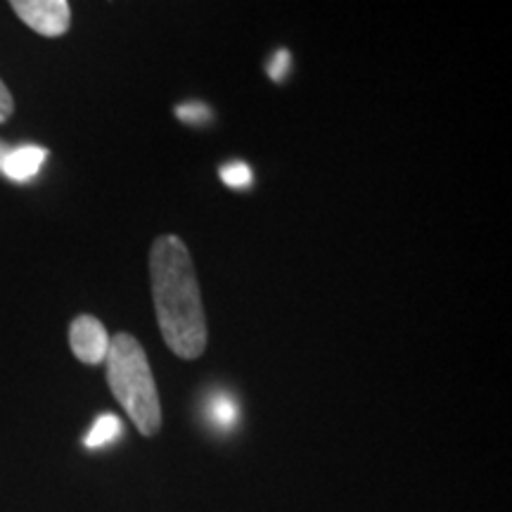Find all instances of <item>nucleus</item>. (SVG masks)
<instances>
[{
    "instance_id": "7ed1b4c3",
    "label": "nucleus",
    "mask_w": 512,
    "mask_h": 512,
    "mask_svg": "<svg viewBox=\"0 0 512 512\" xmlns=\"http://www.w3.org/2000/svg\"><path fill=\"white\" fill-rule=\"evenodd\" d=\"M8 3L17 12V17L41 36H64L72 24L69 0H8Z\"/></svg>"
},
{
    "instance_id": "9d476101",
    "label": "nucleus",
    "mask_w": 512,
    "mask_h": 512,
    "mask_svg": "<svg viewBox=\"0 0 512 512\" xmlns=\"http://www.w3.org/2000/svg\"><path fill=\"white\" fill-rule=\"evenodd\" d=\"M290 62H292L290 53H287V50H278V53L273 55L271 67H268V74H271V79L273 81H283L287 69H290Z\"/></svg>"
},
{
    "instance_id": "f257e3e1",
    "label": "nucleus",
    "mask_w": 512,
    "mask_h": 512,
    "mask_svg": "<svg viewBox=\"0 0 512 512\" xmlns=\"http://www.w3.org/2000/svg\"><path fill=\"white\" fill-rule=\"evenodd\" d=\"M150 278L164 342L185 361L200 358L207 349V318L195 264L181 238L162 235L155 240L150 252Z\"/></svg>"
},
{
    "instance_id": "0eeeda50",
    "label": "nucleus",
    "mask_w": 512,
    "mask_h": 512,
    "mask_svg": "<svg viewBox=\"0 0 512 512\" xmlns=\"http://www.w3.org/2000/svg\"><path fill=\"white\" fill-rule=\"evenodd\" d=\"M121 434H124V422H121L114 413H102L100 418L93 422L91 430H88L83 444H86V448H105L112 446L114 441H119Z\"/></svg>"
},
{
    "instance_id": "39448f33",
    "label": "nucleus",
    "mask_w": 512,
    "mask_h": 512,
    "mask_svg": "<svg viewBox=\"0 0 512 512\" xmlns=\"http://www.w3.org/2000/svg\"><path fill=\"white\" fill-rule=\"evenodd\" d=\"M48 159V150L36 145H22L8 152V157L0 164V171L15 183H27L41 171L43 162Z\"/></svg>"
},
{
    "instance_id": "f8f14e48",
    "label": "nucleus",
    "mask_w": 512,
    "mask_h": 512,
    "mask_svg": "<svg viewBox=\"0 0 512 512\" xmlns=\"http://www.w3.org/2000/svg\"><path fill=\"white\" fill-rule=\"evenodd\" d=\"M10 150H12V147H10L8 143H5V140H0V164H3V159L8 157Z\"/></svg>"
},
{
    "instance_id": "6e6552de",
    "label": "nucleus",
    "mask_w": 512,
    "mask_h": 512,
    "mask_svg": "<svg viewBox=\"0 0 512 512\" xmlns=\"http://www.w3.org/2000/svg\"><path fill=\"white\" fill-rule=\"evenodd\" d=\"M221 178L228 188H247L252 183V169L245 162H230L221 169Z\"/></svg>"
},
{
    "instance_id": "20e7f679",
    "label": "nucleus",
    "mask_w": 512,
    "mask_h": 512,
    "mask_svg": "<svg viewBox=\"0 0 512 512\" xmlns=\"http://www.w3.org/2000/svg\"><path fill=\"white\" fill-rule=\"evenodd\" d=\"M110 335L105 325L93 316H79L69 328V344H72L74 356L88 366H98L107 358L110 351Z\"/></svg>"
},
{
    "instance_id": "1a4fd4ad",
    "label": "nucleus",
    "mask_w": 512,
    "mask_h": 512,
    "mask_svg": "<svg viewBox=\"0 0 512 512\" xmlns=\"http://www.w3.org/2000/svg\"><path fill=\"white\" fill-rule=\"evenodd\" d=\"M176 117L183 119L185 124H204V121H209V107L202 105V102H185V105H178L176 110Z\"/></svg>"
},
{
    "instance_id": "f03ea898",
    "label": "nucleus",
    "mask_w": 512,
    "mask_h": 512,
    "mask_svg": "<svg viewBox=\"0 0 512 512\" xmlns=\"http://www.w3.org/2000/svg\"><path fill=\"white\" fill-rule=\"evenodd\" d=\"M105 363L112 394L117 396L138 432L145 437L157 434L162 427V403H159L155 375L138 339L128 332L114 335Z\"/></svg>"
},
{
    "instance_id": "423d86ee",
    "label": "nucleus",
    "mask_w": 512,
    "mask_h": 512,
    "mask_svg": "<svg viewBox=\"0 0 512 512\" xmlns=\"http://www.w3.org/2000/svg\"><path fill=\"white\" fill-rule=\"evenodd\" d=\"M204 418L216 432H233L240 422V403L228 392L211 394L204 403Z\"/></svg>"
},
{
    "instance_id": "9b49d317",
    "label": "nucleus",
    "mask_w": 512,
    "mask_h": 512,
    "mask_svg": "<svg viewBox=\"0 0 512 512\" xmlns=\"http://www.w3.org/2000/svg\"><path fill=\"white\" fill-rule=\"evenodd\" d=\"M12 112H15V100H12L8 86L0 81V124H5L12 117Z\"/></svg>"
}]
</instances>
